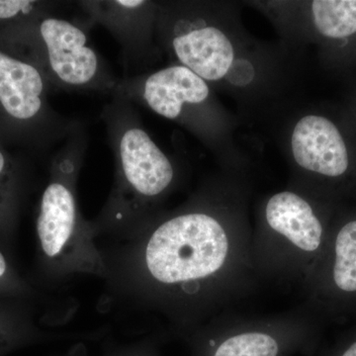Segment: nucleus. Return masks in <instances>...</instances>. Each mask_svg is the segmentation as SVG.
Masks as SVG:
<instances>
[{"label": "nucleus", "instance_id": "obj_7", "mask_svg": "<svg viewBox=\"0 0 356 356\" xmlns=\"http://www.w3.org/2000/svg\"><path fill=\"white\" fill-rule=\"evenodd\" d=\"M50 91L37 65L0 39V136L37 149L64 143L81 125L54 109Z\"/></svg>", "mask_w": 356, "mask_h": 356}, {"label": "nucleus", "instance_id": "obj_16", "mask_svg": "<svg viewBox=\"0 0 356 356\" xmlns=\"http://www.w3.org/2000/svg\"><path fill=\"white\" fill-rule=\"evenodd\" d=\"M60 2L0 0V35L18 29L32 21L57 13Z\"/></svg>", "mask_w": 356, "mask_h": 356}, {"label": "nucleus", "instance_id": "obj_10", "mask_svg": "<svg viewBox=\"0 0 356 356\" xmlns=\"http://www.w3.org/2000/svg\"><path fill=\"white\" fill-rule=\"evenodd\" d=\"M77 6L91 24L108 30L121 47L124 76H137L154 55L159 3L146 0H88Z\"/></svg>", "mask_w": 356, "mask_h": 356}, {"label": "nucleus", "instance_id": "obj_12", "mask_svg": "<svg viewBox=\"0 0 356 356\" xmlns=\"http://www.w3.org/2000/svg\"><path fill=\"white\" fill-rule=\"evenodd\" d=\"M330 252V257L318 259L300 287L305 296L329 284L343 295L356 294V219L339 229Z\"/></svg>", "mask_w": 356, "mask_h": 356}, {"label": "nucleus", "instance_id": "obj_6", "mask_svg": "<svg viewBox=\"0 0 356 356\" xmlns=\"http://www.w3.org/2000/svg\"><path fill=\"white\" fill-rule=\"evenodd\" d=\"M315 314L303 303L273 315L226 311L184 334L191 356H293L317 341Z\"/></svg>", "mask_w": 356, "mask_h": 356}, {"label": "nucleus", "instance_id": "obj_19", "mask_svg": "<svg viewBox=\"0 0 356 356\" xmlns=\"http://www.w3.org/2000/svg\"><path fill=\"white\" fill-rule=\"evenodd\" d=\"M334 356H356V339L341 346V350L334 353Z\"/></svg>", "mask_w": 356, "mask_h": 356}, {"label": "nucleus", "instance_id": "obj_13", "mask_svg": "<svg viewBox=\"0 0 356 356\" xmlns=\"http://www.w3.org/2000/svg\"><path fill=\"white\" fill-rule=\"evenodd\" d=\"M24 197L19 166L0 144V243L10 248Z\"/></svg>", "mask_w": 356, "mask_h": 356}, {"label": "nucleus", "instance_id": "obj_1", "mask_svg": "<svg viewBox=\"0 0 356 356\" xmlns=\"http://www.w3.org/2000/svg\"><path fill=\"white\" fill-rule=\"evenodd\" d=\"M240 191L203 187L128 238L100 247L106 276L98 310L153 314L181 339L248 298L261 283Z\"/></svg>", "mask_w": 356, "mask_h": 356}, {"label": "nucleus", "instance_id": "obj_8", "mask_svg": "<svg viewBox=\"0 0 356 356\" xmlns=\"http://www.w3.org/2000/svg\"><path fill=\"white\" fill-rule=\"evenodd\" d=\"M156 37L179 65L205 81H221L235 62L231 40L198 4L159 3Z\"/></svg>", "mask_w": 356, "mask_h": 356}, {"label": "nucleus", "instance_id": "obj_9", "mask_svg": "<svg viewBox=\"0 0 356 356\" xmlns=\"http://www.w3.org/2000/svg\"><path fill=\"white\" fill-rule=\"evenodd\" d=\"M116 91L163 118L191 127L198 125L199 113L210 96L207 81L181 65L122 77Z\"/></svg>", "mask_w": 356, "mask_h": 356}, {"label": "nucleus", "instance_id": "obj_18", "mask_svg": "<svg viewBox=\"0 0 356 356\" xmlns=\"http://www.w3.org/2000/svg\"><path fill=\"white\" fill-rule=\"evenodd\" d=\"M57 356H88V348L83 343L74 344L63 355Z\"/></svg>", "mask_w": 356, "mask_h": 356}, {"label": "nucleus", "instance_id": "obj_14", "mask_svg": "<svg viewBox=\"0 0 356 356\" xmlns=\"http://www.w3.org/2000/svg\"><path fill=\"white\" fill-rule=\"evenodd\" d=\"M316 29L325 38L341 40L356 34V0L311 2Z\"/></svg>", "mask_w": 356, "mask_h": 356}, {"label": "nucleus", "instance_id": "obj_4", "mask_svg": "<svg viewBox=\"0 0 356 356\" xmlns=\"http://www.w3.org/2000/svg\"><path fill=\"white\" fill-rule=\"evenodd\" d=\"M325 227L303 191L276 192L266 199L252 229L250 257L259 282L301 285L325 245Z\"/></svg>", "mask_w": 356, "mask_h": 356}, {"label": "nucleus", "instance_id": "obj_3", "mask_svg": "<svg viewBox=\"0 0 356 356\" xmlns=\"http://www.w3.org/2000/svg\"><path fill=\"white\" fill-rule=\"evenodd\" d=\"M88 138L81 126L51 161L37 210L36 278L43 291L62 289L79 276L104 280L106 266L91 221L81 214L77 181Z\"/></svg>", "mask_w": 356, "mask_h": 356}, {"label": "nucleus", "instance_id": "obj_17", "mask_svg": "<svg viewBox=\"0 0 356 356\" xmlns=\"http://www.w3.org/2000/svg\"><path fill=\"white\" fill-rule=\"evenodd\" d=\"M163 341L161 334H154L134 343L109 344L102 356H159V346Z\"/></svg>", "mask_w": 356, "mask_h": 356}, {"label": "nucleus", "instance_id": "obj_11", "mask_svg": "<svg viewBox=\"0 0 356 356\" xmlns=\"http://www.w3.org/2000/svg\"><path fill=\"white\" fill-rule=\"evenodd\" d=\"M293 159L312 175L343 177L350 166L348 147L337 126L320 115L302 117L291 136Z\"/></svg>", "mask_w": 356, "mask_h": 356}, {"label": "nucleus", "instance_id": "obj_15", "mask_svg": "<svg viewBox=\"0 0 356 356\" xmlns=\"http://www.w3.org/2000/svg\"><path fill=\"white\" fill-rule=\"evenodd\" d=\"M9 250L10 248L0 243V297L36 300L44 303L64 301L60 297L46 294L32 282L25 280L14 266Z\"/></svg>", "mask_w": 356, "mask_h": 356}, {"label": "nucleus", "instance_id": "obj_2", "mask_svg": "<svg viewBox=\"0 0 356 356\" xmlns=\"http://www.w3.org/2000/svg\"><path fill=\"white\" fill-rule=\"evenodd\" d=\"M102 113L114 156L108 198L90 220L96 238L126 240L161 212L177 184L175 163L143 126L134 103L114 92Z\"/></svg>", "mask_w": 356, "mask_h": 356}, {"label": "nucleus", "instance_id": "obj_5", "mask_svg": "<svg viewBox=\"0 0 356 356\" xmlns=\"http://www.w3.org/2000/svg\"><path fill=\"white\" fill-rule=\"evenodd\" d=\"M92 24L51 13L0 35L43 72L51 90L95 91L112 95L118 79L89 41Z\"/></svg>", "mask_w": 356, "mask_h": 356}]
</instances>
